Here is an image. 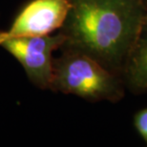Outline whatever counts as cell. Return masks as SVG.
Returning a JSON list of instances; mask_svg holds the SVG:
<instances>
[{"instance_id":"obj_1","label":"cell","mask_w":147,"mask_h":147,"mask_svg":"<svg viewBox=\"0 0 147 147\" xmlns=\"http://www.w3.org/2000/svg\"><path fill=\"white\" fill-rule=\"evenodd\" d=\"M140 21L137 0H71L65 36L83 54L115 62L130 48Z\"/></svg>"},{"instance_id":"obj_2","label":"cell","mask_w":147,"mask_h":147,"mask_svg":"<svg viewBox=\"0 0 147 147\" xmlns=\"http://www.w3.org/2000/svg\"><path fill=\"white\" fill-rule=\"evenodd\" d=\"M52 86L85 98H101L115 90L112 76L98 60L83 53L70 55L54 67Z\"/></svg>"},{"instance_id":"obj_3","label":"cell","mask_w":147,"mask_h":147,"mask_svg":"<svg viewBox=\"0 0 147 147\" xmlns=\"http://www.w3.org/2000/svg\"><path fill=\"white\" fill-rule=\"evenodd\" d=\"M67 41L65 34L13 37L3 40L0 46L16 58L29 79L41 89L52 87L54 65L52 53Z\"/></svg>"},{"instance_id":"obj_4","label":"cell","mask_w":147,"mask_h":147,"mask_svg":"<svg viewBox=\"0 0 147 147\" xmlns=\"http://www.w3.org/2000/svg\"><path fill=\"white\" fill-rule=\"evenodd\" d=\"M70 8L71 0H32L7 32L0 31V43L13 37L50 34L65 23Z\"/></svg>"},{"instance_id":"obj_5","label":"cell","mask_w":147,"mask_h":147,"mask_svg":"<svg viewBox=\"0 0 147 147\" xmlns=\"http://www.w3.org/2000/svg\"><path fill=\"white\" fill-rule=\"evenodd\" d=\"M130 76L136 85L147 88V36L142 39L134 54Z\"/></svg>"},{"instance_id":"obj_6","label":"cell","mask_w":147,"mask_h":147,"mask_svg":"<svg viewBox=\"0 0 147 147\" xmlns=\"http://www.w3.org/2000/svg\"><path fill=\"white\" fill-rule=\"evenodd\" d=\"M135 124L139 133L147 142V109L140 111L137 115L135 119Z\"/></svg>"}]
</instances>
